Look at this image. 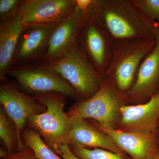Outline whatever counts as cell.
Here are the masks:
<instances>
[{"mask_svg": "<svg viewBox=\"0 0 159 159\" xmlns=\"http://www.w3.org/2000/svg\"><path fill=\"white\" fill-rule=\"evenodd\" d=\"M22 138L25 145L33 151L36 159H61L34 129L25 127Z\"/></svg>", "mask_w": 159, "mask_h": 159, "instance_id": "17", "label": "cell"}, {"mask_svg": "<svg viewBox=\"0 0 159 159\" xmlns=\"http://www.w3.org/2000/svg\"><path fill=\"white\" fill-rule=\"evenodd\" d=\"M70 148L73 153L80 159H129L102 148L89 149L78 146H71Z\"/></svg>", "mask_w": 159, "mask_h": 159, "instance_id": "19", "label": "cell"}, {"mask_svg": "<svg viewBox=\"0 0 159 159\" xmlns=\"http://www.w3.org/2000/svg\"><path fill=\"white\" fill-rule=\"evenodd\" d=\"M60 155L62 159H80L73 153L69 145L66 144L60 146Z\"/></svg>", "mask_w": 159, "mask_h": 159, "instance_id": "23", "label": "cell"}, {"mask_svg": "<svg viewBox=\"0 0 159 159\" xmlns=\"http://www.w3.org/2000/svg\"><path fill=\"white\" fill-rule=\"evenodd\" d=\"M57 24L24 28L19 40L11 67L42 61L51 33Z\"/></svg>", "mask_w": 159, "mask_h": 159, "instance_id": "11", "label": "cell"}, {"mask_svg": "<svg viewBox=\"0 0 159 159\" xmlns=\"http://www.w3.org/2000/svg\"><path fill=\"white\" fill-rule=\"evenodd\" d=\"M77 0H23L18 15L24 28L57 24L77 8Z\"/></svg>", "mask_w": 159, "mask_h": 159, "instance_id": "8", "label": "cell"}, {"mask_svg": "<svg viewBox=\"0 0 159 159\" xmlns=\"http://www.w3.org/2000/svg\"><path fill=\"white\" fill-rule=\"evenodd\" d=\"M155 47L142 61L134 85L126 94L127 99L141 100L157 93L159 88V24L154 31Z\"/></svg>", "mask_w": 159, "mask_h": 159, "instance_id": "12", "label": "cell"}, {"mask_svg": "<svg viewBox=\"0 0 159 159\" xmlns=\"http://www.w3.org/2000/svg\"><path fill=\"white\" fill-rule=\"evenodd\" d=\"M154 39L114 41L112 57L105 77L123 94L130 90L135 81L141 64L153 50Z\"/></svg>", "mask_w": 159, "mask_h": 159, "instance_id": "2", "label": "cell"}, {"mask_svg": "<svg viewBox=\"0 0 159 159\" xmlns=\"http://www.w3.org/2000/svg\"><path fill=\"white\" fill-rule=\"evenodd\" d=\"M24 27L18 15L0 27V80L7 79Z\"/></svg>", "mask_w": 159, "mask_h": 159, "instance_id": "16", "label": "cell"}, {"mask_svg": "<svg viewBox=\"0 0 159 159\" xmlns=\"http://www.w3.org/2000/svg\"><path fill=\"white\" fill-rule=\"evenodd\" d=\"M136 7L148 19L159 24V0H131Z\"/></svg>", "mask_w": 159, "mask_h": 159, "instance_id": "21", "label": "cell"}, {"mask_svg": "<svg viewBox=\"0 0 159 159\" xmlns=\"http://www.w3.org/2000/svg\"><path fill=\"white\" fill-rule=\"evenodd\" d=\"M34 97L47 110L43 113L30 116L27 120V126L38 133L46 144L59 156L60 146L67 145L71 128V117L64 111L67 97L57 93Z\"/></svg>", "mask_w": 159, "mask_h": 159, "instance_id": "3", "label": "cell"}, {"mask_svg": "<svg viewBox=\"0 0 159 159\" xmlns=\"http://www.w3.org/2000/svg\"><path fill=\"white\" fill-rule=\"evenodd\" d=\"M99 127L123 152L130 155L133 159H151L154 154L153 133H142L114 128Z\"/></svg>", "mask_w": 159, "mask_h": 159, "instance_id": "15", "label": "cell"}, {"mask_svg": "<svg viewBox=\"0 0 159 159\" xmlns=\"http://www.w3.org/2000/svg\"><path fill=\"white\" fill-rule=\"evenodd\" d=\"M120 114L121 125L126 131L153 133L159 118V92L146 103L122 105Z\"/></svg>", "mask_w": 159, "mask_h": 159, "instance_id": "13", "label": "cell"}, {"mask_svg": "<svg viewBox=\"0 0 159 159\" xmlns=\"http://www.w3.org/2000/svg\"><path fill=\"white\" fill-rule=\"evenodd\" d=\"M87 9L77 4L72 13L57 24L51 33L48 49L42 61L47 63L52 62L77 44L80 33L89 18Z\"/></svg>", "mask_w": 159, "mask_h": 159, "instance_id": "10", "label": "cell"}, {"mask_svg": "<svg viewBox=\"0 0 159 159\" xmlns=\"http://www.w3.org/2000/svg\"><path fill=\"white\" fill-rule=\"evenodd\" d=\"M0 138L8 154L18 151L19 140L15 126L2 107L0 109Z\"/></svg>", "mask_w": 159, "mask_h": 159, "instance_id": "18", "label": "cell"}, {"mask_svg": "<svg viewBox=\"0 0 159 159\" xmlns=\"http://www.w3.org/2000/svg\"><path fill=\"white\" fill-rule=\"evenodd\" d=\"M47 64L71 86L80 100L94 96L105 78L97 72L77 43L61 57Z\"/></svg>", "mask_w": 159, "mask_h": 159, "instance_id": "4", "label": "cell"}, {"mask_svg": "<svg viewBox=\"0 0 159 159\" xmlns=\"http://www.w3.org/2000/svg\"><path fill=\"white\" fill-rule=\"evenodd\" d=\"M1 159H36V158L33 151L25 146L22 150L7 155Z\"/></svg>", "mask_w": 159, "mask_h": 159, "instance_id": "22", "label": "cell"}, {"mask_svg": "<svg viewBox=\"0 0 159 159\" xmlns=\"http://www.w3.org/2000/svg\"><path fill=\"white\" fill-rule=\"evenodd\" d=\"M125 99H127L126 94L119 92L105 77L102 86L94 96L78 101L66 113L70 117L93 119L100 127L114 128Z\"/></svg>", "mask_w": 159, "mask_h": 159, "instance_id": "6", "label": "cell"}, {"mask_svg": "<svg viewBox=\"0 0 159 159\" xmlns=\"http://www.w3.org/2000/svg\"><path fill=\"white\" fill-rule=\"evenodd\" d=\"M114 40L101 26L88 18L80 33L77 44L97 72L105 77L110 63Z\"/></svg>", "mask_w": 159, "mask_h": 159, "instance_id": "9", "label": "cell"}, {"mask_svg": "<svg viewBox=\"0 0 159 159\" xmlns=\"http://www.w3.org/2000/svg\"><path fill=\"white\" fill-rule=\"evenodd\" d=\"M87 10L89 18L114 41L155 40L157 22L145 16L131 0H91Z\"/></svg>", "mask_w": 159, "mask_h": 159, "instance_id": "1", "label": "cell"}, {"mask_svg": "<svg viewBox=\"0 0 159 159\" xmlns=\"http://www.w3.org/2000/svg\"></svg>", "mask_w": 159, "mask_h": 159, "instance_id": "25", "label": "cell"}, {"mask_svg": "<svg viewBox=\"0 0 159 159\" xmlns=\"http://www.w3.org/2000/svg\"><path fill=\"white\" fill-rule=\"evenodd\" d=\"M151 159H159V152H155Z\"/></svg>", "mask_w": 159, "mask_h": 159, "instance_id": "24", "label": "cell"}, {"mask_svg": "<svg viewBox=\"0 0 159 159\" xmlns=\"http://www.w3.org/2000/svg\"><path fill=\"white\" fill-rule=\"evenodd\" d=\"M0 103L15 126L19 140L18 151L25 147L22 134L30 116L43 113L47 108L34 97L22 92L16 83L8 79L1 80Z\"/></svg>", "mask_w": 159, "mask_h": 159, "instance_id": "7", "label": "cell"}, {"mask_svg": "<svg viewBox=\"0 0 159 159\" xmlns=\"http://www.w3.org/2000/svg\"><path fill=\"white\" fill-rule=\"evenodd\" d=\"M23 0H0V27L9 23L18 14Z\"/></svg>", "mask_w": 159, "mask_h": 159, "instance_id": "20", "label": "cell"}, {"mask_svg": "<svg viewBox=\"0 0 159 159\" xmlns=\"http://www.w3.org/2000/svg\"><path fill=\"white\" fill-rule=\"evenodd\" d=\"M70 117L71 128L67 142L69 146L102 148L124 156V152L107 134L95 128L85 119Z\"/></svg>", "mask_w": 159, "mask_h": 159, "instance_id": "14", "label": "cell"}, {"mask_svg": "<svg viewBox=\"0 0 159 159\" xmlns=\"http://www.w3.org/2000/svg\"><path fill=\"white\" fill-rule=\"evenodd\" d=\"M7 76L13 78L18 87L29 96L57 93L80 100L71 86L43 61L11 67Z\"/></svg>", "mask_w": 159, "mask_h": 159, "instance_id": "5", "label": "cell"}]
</instances>
